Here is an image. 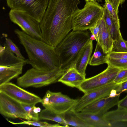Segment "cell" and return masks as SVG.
<instances>
[{
  "label": "cell",
  "mask_w": 127,
  "mask_h": 127,
  "mask_svg": "<svg viewBox=\"0 0 127 127\" xmlns=\"http://www.w3.org/2000/svg\"><path fill=\"white\" fill-rule=\"evenodd\" d=\"M80 0H49L40 23L43 40L55 47L73 29L72 19Z\"/></svg>",
  "instance_id": "cell-1"
},
{
  "label": "cell",
  "mask_w": 127,
  "mask_h": 127,
  "mask_svg": "<svg viewBox=\"0 0 127 127\" xmlns=\"http://www.w3.org/2000/svg\"><path fill=\"white\" fill-rule=\"evenodd\" d=\"M14 32L28 55L26 64L40 70H51L61 68L55 47L19 29H15Z\"/></svg>",
  "instance_id": "cell-2"
},
{
  "label": "cell",
  "mask_w": 127,
  "mask_h": 127,
  "mask_svg": "<svg viewBox=\"0 0 127 127\" xmlns=\"http://www.w3.org/2000/svg\"><path fill=\"white\" fill-rule=\"evenodd\" d=\"M87 30H72L55 47L61 68L66 71L73 66L82 50L90 40Z\"/></svg>",
  "instance_id": "cell-3"
},
{
  "label": "cell",
  "mask_w": 127,
  "mask_h": 127,
  "mask_svg": "<svg viewBox=\"0 0 127 127\" xmlns=\"http://www.w3.org/2000/svg\"><path fill=\"white\" fill-rule=\"evenodd\" d=\"M65 71L61 68L51 70H38L32 67L17 80L20 87L39 88L58 82Z\"/></svg>",
  "instance_id": "cell-4"
},
{
  "label": "cell",
  "mask_w": 127,
  "mask_h": 127,
  "mask_svg": "<svg viewBox=\"0 0 127 127\" xmlns=\"http://www.w3.org/2000/svg\"><path fill=\"white\" fill-rule=\"evenodd\" d=\"M104 7L97 2L86 1L84 8H78L72 19L73 30L84 31L93 27L103 15Z\"/></svg>",
  "instance_id": "cell-5"
},
{
  "label": "cell",
  "mask_w": 127,
  "mask_h": 127,
  "mask_svg": "<svg viewBox=\"0 0 127 127\" xmlns=\"http://www.w3.org/2000/svg\"><path fill=\"white\" fill-rule=\"evenodd\" d=\"M8 14L11 21L18 25L22 31L34 38L43 40L40 23L27 12L11 9Z\"/></svg>",
  "instance_id": "cell-6"
},
{
  "label": "cell",
  "mask_w": 127,
  "mask_h": 127,
  "mask_svg": "<svg viewBox=\"0 0 127 127\" xmlns=\"http://www.w3.org/2000/svg\"><path fill=\"white\" fill-rule=\"evenodd\" d=\"M78 100L71 98L60 92H54L48 90L41 103L45 108L63 114L73 109Z\"/></svg>",
  "instance_id": "cell-7"
},
{
  "label": "cell",
  "mask_w": 127,
  "mask_h": 127,
  "mask_svg": "<svg viewBox=\"0 0 127 127\" xmlns=\"http://www.w3.org/2000/svg\"><path fill=\"white\" fill-rule=\"evenodd\" d=\"M49 0H6L10 8L24 11L39 23L47 7Z\"/></svg>",
  "instance_id": "cell-8"
},
{
  "label": "cell",
  "mask_w": 127,
  "mask_h": 127,
  "mask_svg": "<svg viewBox=\"0 0 127 127\" xmlns=\"http://www.w3.org/2000/svg\"><path fill=\"white\" fill-rule=\"evenodd\" d=\"M120 69L108 65L101 72L85 79L77 88L85 94L113 82Z\"/></svg>",
  "instance_id": "cell-9"
},
{
  "label": "cell",
  "mask_w": 127,
  "mask_h": 127,
  "mask_svg": "<svg viewBox=\"0 0 127 127\" xmlns=\"http://www.w3.org/2000/svg\"><path fill=\"white\" fill-rule=\"evenodd\" d=\"M0 112L8 118H20L27 120L32 119L21 103L1 92H0Z\"/></svg>",
  "instance_id": "cell-10"
},
{
  "label": "cell",
  "mask_w": 127,
  "mask_h": 127,
  "mask_svg": "<svg viewBox=\"0 0 127 127\" xmlns=\"http://www.w3.org/2000/svg\"><path fill=\"white\" fill-rule=\"evenodd\" d=\"M114 82L84 94L72 109L76 112H80L85 107L101 99L110 96L112 91L119 86Z\"/></svg>",
  "instance_id": "cell-11"
},
{
  "label": "cell",
  "mask_w": 127,
  "mask_h": 127,
  "mask_svg": "<svg viewBox=\"0 0 127 127\" xmlns=\"http://www.w3.org/2000/svg\"><path fill=\"white\" fill-rule=\"evenodd\" d=\"M0 92L22 104L35 105L42 100L37 95L10 82L0 85Z\"/></svg>",
  "instance_id": "cell-12"
},
{
  "label": "cell",
  "mask_w": 127,
  "mask_h": 127,
  "mask_svg": "<svg viewBox=\"0 0 127 127\" xmlns=\"http://www.w3.org/2000/svg\"><path fill=\"white\" fill-rule=\"evenodd\" d=\"M120 95L99 100L84 108L80 112L103 116L112 107L117 105Z\"/></svg>",
  "instance_id": "cell-13"
},
{
  "label": "cell",
  "mask_w": 127,
  "mask_h": 127,
  "mask_svg": "<svg viewBox=\"0 0 127 127\" xmlns=\"http://www.w3.org/2000/svg\"><path fill=\"white\" fill-rule=\"evenodd\" d=\"M99 30L97 42L102 48L104 52L108 54L112 51L114 41L112 39L106 25L104 17L99 19Z\"/></svg>",
  "instance_id": "cell-14"
},
{
  "label": "cell",
  "mask_w": 127,
  "mask_h": 127,
  "mask_svg": "<svg viewBox=\"0 0 127 127\" xmlns=\"http://www.w3.org/2000/svg\"><path fill=\"white\" fill-rule=\"evenodd\" d=\"M93 48V41L90 40L82 49L73 66L78 72L85 77Z\"/></svg>",
  "instance_id": "cell-15"
},
{
  "label": "cell",
  "mask_w": 127,
  "mask_h": 127,
  "mask_svg": "<svg viewBox=\"0 0 127 127\" xmlns=\"http://www.w3.org/2000/svg\"><path fill=\"white\" fill-rule=\"evenodd\" d=\"M26 64V61L9 66H0V85L17 77L22 73L23 67Z\"/></svg>",
  "instance_id": "cell-16"
},
{
  "label": "cell",
  "mask_w": 127,
  "mask_h": 127,
  "mask_svg": "<svg viewBox=\"0 0 127 127\" xmlns=\"http://www.w3.org/2000/svg\"><path fill=\"white\" fill-rule=\"evenodd\" d=\"M85 79V77L78 72L73 66L65 71L58 82L69 87L78 88Z\"/></svg>",
  "instance_id": "cell-17"
},
{
  "label": "cell",
  "mask_w": 127,
  "mask_h": 127,
  "mask_svg": "<svg viewBox=\"0 0 127 127\" xmlns=\"http://www.w3.org/2000/svg\"><path fill=\"white\" fill-rule=\"evenodd\" d=\"M103 7L104 19L113 40L123 38L120 30V23L117 22L112 16L104 6Z\"/></svg>",
  "instance_id": "cell-18"
},
{
  "label": "cell",
  "mask_w": 127,
  "mask_h": 127,
  "mask_svg": "<svg viewBox=\"0 0 127 127\" xmlns=\"http://www.w3.org/2000/svg\"><path fill=\"white\" fill-rule=\"evenodd\" d=\"M78 115L92 127H112L111 123L98 115L77 112Z\"/></svg>",
  "instance_id": "cell-19"
},
{
  "label": "cell",
  "mask_w": 127,
  "mask_h": 127,
  "mask_svg": "<svg viewBox=\"0 0 127 127\" xmlns=\"http://www.w3.org/2000/svg\"><path fill=\"white\" fill-rule=\"evenodd\" d=\"M102 116L111 123L127 122V109L118 108L116 110L107 112Z\"/></svg>",
  "instance_id": "cell-20"
},
{
  "label": "cell",
  "mask_w": 127,
  "mask_h": 127,
  "mask_svg": "<svg viewBox=\"0 0 127 127\" xmlns=\"http://www.w3.org/2000/svg\"><path fill=\"white\" fill-rule=\"evenodd\" d=\"M39 117L40 120L52 121L61 124L63 127L69 126L65 119L64 114H59L45 108L40 112Z\"/></svg>",
  "instance_id": "cell-21"
},
{
  "label": "cell",
  "mask_w": 127,
  "mask_h": 127,
  "mask_svg": "<svg viewBox=\"0 0 127 127\" xmlns=\"http://www.w3.org/2000/svg\"><path fill=\"white\" fill-rule=\"evenodd\" d=\"M65 121L69 125L77 127H92L87 123L72 109L64 114Z\"/></svg>",
  "instance_id": "cell-22"
},
{
  "label": "cell",
  "mask_w": 127,
  "mask_h": 127,
  "mask_svg": "<svg viewBox=\"0 0 127 127\" xmlns=\"http://www.w3.org/2000/svg\"><path fill=\"white\" fill-rule=\"evenodd\" d=\"M107 54L104 52L101 46L97 42L95 51L89 62V64L97 66L106 63L108 58Z\"/></svg>",
  "instance_id": "cell-23"
},
{
  "label": "cell",
  "mask_w": 127,
  "mask_h": 127,
  "mask_svg": "<svg viewBox=\"0 0 127 127\" xmlns=\"http://www.w3.org/2000/svg\"><path fill=\"white\" fill-rule=\"evenodd\" d=\"M8 122L14 125L24 124L29 125L35 126L38 127H62L60 126L59 124H51L46 122H41L38 120H31L27 121H23L21 122L14 123L7 120Z\"/></svg>",
  "instance_id": "cell-24"
},
{
  "label": "cell",
  "mask_w": 127,
  "mask_h": 127,
  "mask_svg": "<svg viewBox=\"0 0 127 127\" xmlns=\"http://www.w3.org/2000/svg\"><path fill=\"white\" fill-rule=\"evenodd\" d=\"M108 65L120 69L127 68V59L108 57L106 62Z\"/></svg>",
  "instance_id": "cell-25"
},
{
  "label": "cell",
  "mask_w": 127,
  "mask_h": 127,
  "mask_svg": "<svg viewBox=\"0 0 127 127\" xmlns=\"http://www.w3.org/2000/svg\"><path fill=\"white\" fill-rule=\"evenodd\" d=\"M4 45L17 57L22 59L26 60L21 53L18 47L9 38L5 37V43Z\"/></svg>",
  "instance_id": "cell-26"
},
{
  "label": "cell",
  "mask_w": 127,
  "mask_h": 127,
  "mask_svg": "<svg viewBox=\"0 0 127 127\" xmlns=\"http://www.w3.org/2000/svg\"><path fill=\"white\" fill-rule=\"evenodd\" d=\"M112 51L127 52V46L125 40L123 38L114 41Z\"/></svg>",
  "instance_id": "cell-27"
},
{
  "label": "cell",
  "mask_w": 127,
  "mask_h": 127,
  "mask_svg": "<svg viewBox=\"0 0 127 127\" xmlns=\"http://www.w3.org/2000/svg\"><path fill=\"white\" fill-rule=\"evenodd\" d=\"M22 104L24 110L30 116L33 120H39V119L38 113H35L33 111V106L35 105Z\"/></svg>",
  "instance_id": "cell-28"
},
{
  "label": "cell",
  "mask_w": 127,
  "mask_h": 127,
  "mask_svg": "<svg viewBox=\"0 0 127 127\" xmlns=\"http://www.w3.org/2000/svg\"><path fill=\"white\" fill-rule=\"evenodd\" d=\"M127 78V68L120 69L114 80L117 84L123 82Z\"/></svg>",
  "instance_id": "cell-29"
},
{
  "label": "cell",
  "mask_w": 127,
  "mask_h": 127,
  "mask_svg": "<svg viewBox=\"0 0 127 127\" xmlns=\"http://www.w3.org/2000/svg\"><path fill=\"white\" fill-rule=\"evenodd\" d=\"M104 6L105 7L112 16L117 22L120 23L118 13L116 12L109 1L105 2Z\"/></svg>",
  "instance_id": "cell-30"
},
{
  "label": "cell",
  "mask_w": 127,
  "mask_h": 127,
  "mask_svg": "<svg viewBox=\"0 0 127 127\" xmlns=\"http://www.w3.org/2000/svg\"><path fill=\"white\" fill-rule=\"evenodd\" d=\"M108 57L127 59V52H118L112 51L107 54Z\"/></svg>",
  "instance_id": "cell-31"
},
{
  "label": "cell",
  "mask_w": 127,
  "mask_h": 127,
  "mask_svg": "<svg viewBox=\"0 0 127 127\" xmlns=\"http://www.w3.org/2000/svg\"><path fill=\"white\" fill-rule=\"evenodd\" d=\"M99 19L97 21L95 25L89 29L91 33L94 34L95 37L97 42H98V35L99 30Z\"/></svg>",
  "instance_id": "cell-32"
},
{
  "label": "cell",
  "mask_w": 127,
  "mask_h": 127,
  "mask_svg": "<svg viewBox=\"0 0 127 127\" xmlns=\"http://www.w3.org/2000/svg\"><path fill=\"white\" fill-rule=\"evenodd\" d=\"M119 84V86L116 89L117 94L120 95L123 92L127 93V81Z\"/></svg>",
  "instance_id": "cell-33"
},
{
  "label": "cell",
  "mask_w": 127,
  "mask_h": 127,
  "mask_svg": "<svg viewBox=\"0 0 127 127\" xmlns=\"http://www.w3.org/2000/svg\"><path fill=\"white\" fill-rule=\"evenodd\" d=\"M125 0H109L116 12L118 13V12L119 6L120 5L122 4Z\"/></svg>",
  "instance_id": "cell-34"
},
{
  "label": "cell",
  "mask_w": 127,
  "mask_h": 127,
  "mask_svg": "<svg viewBox=\"0 0 127 127\" xmlns=\"http://www.w3.org/2000/svg\"><path fill=\"white\" fill-rule=\"evenodd\" d=\"M117 105L118 108L127 109V94L123 98L119 101Z\"/></svg>",
  "instance_id": "cell-35"
},
{
  "label": "cell",
  "mask_w": 127,
  "mask_h": 127,
  "mask_svg": "<svg viewBox=\"0 0 127 127\" xmlns=\"http://www.w3.org/2000/svg\"><path fill=\"white\" fill-rule=\"evenodd\" d=\"M33 111L34 112L36 113H38L40 112L41 111V109L39 107H37L35 106H33Z\"/></svg>",
  "instance_id": "cell-36"
},
{
  "label": "cell",
  "mask_w": 127,
  "mask_h": 127,
  "mask_svg": "<svg viewBox=\"0 0 127 127\" xmlns=\"http://www.w3.org/2000/svg\"><path fill=\"white\" fill-rule=\"evenodd\" d=\"M90 39L92 41L95 40V38L94 35L93 34L91 33L90 34Z\"/></svg>",
  "instance_id": "cell-37"
},
{
  "label": "cell",
  "mask_w": 127,
  "mask_h": 127,
  "mask_svg": "<svg viewBox=\"0 0 127 127\" xmlns=\"http://www.w3.org/2000/svg\"><path fill=\"white\" fill-rule=\"evenodd\" d=\"M86 1H91L94 2H102V0H84Z\"/></svg>",
  "instance_id": "cell-38"
},
{
  "label": "cell",
  "mask_w": 127,
  "mask_h": 127,
  "mask_svg": "<svg viewBox=\"0 0 127 127\" xmlns=\"http://www.w3.org/2000/svg\"><path fill=\"white\" fill-rule=\"evenodd\" d=\"M105 2H106L107 1H109V0H104Z\"/></svg>",
  "instance_id": "cell-39"
},
{
  "label": "cell",
  "mask_w": 127,
  "mask_h": 127,
  "mask_svg": "<svg viewBox=\"0 0 127 127\" xmlns=\"http://www.w3.org/2000/svg\"><path fill=\"white\" fill-rule=\"evenodd\" d=\"M125 42L126 43V44L127 46V41H126V40H125Z\"/></svg>",
  "instance_id": "cell-40"
},
{
  "label": "cell",
  "mask_w": 127,
  "mask_h": 127,
  "mask_svg": "<svg viewBox=\"0 0 127 127\" xmlns=\"http://www.w3.org/2000/svg\"><path fill=\"white\" fill-rule=\"evenodd\" d=\"M127 81V78L123 82Z\"/></svg>",
  "instance_id": "cell-41"
}]
</instances>
